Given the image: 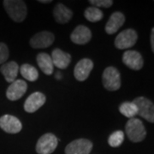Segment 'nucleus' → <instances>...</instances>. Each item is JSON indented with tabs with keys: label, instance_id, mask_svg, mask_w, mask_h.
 I'll return each instance as SVG.
<instances>
[{
	"label": "nucleus",
	"instance_id": "nucleus-1",
	"mask_svg": "<svg viewBox=\"0 0 154 154\" xmlns=\"http://www.w3.org/2000/svg\"><path fill=\"white\" fill-rule=\"evenodd\" d=\"M7 14L14 22H22L28 14L27 5L22 0H5L3 2Z\"/></svg>",
	"mask_w": 154,
	"mask_h": 154
},
{
	"label": "nucleus",
	"instance_id": "nucleus-2",
	"mask_svg": "<svg viewBox=\"0 0 154 154\" xmlns=\"http://www.w3.org/2000/svg\"><path fill=\"white\" fill-rule=\"evenodd\" d=\"M127 136L132 142H140L146 136V131L141 120L138 118H131L127 122L125 127Z\"/></svg>",
	"mask_w": 154,
	"mask_h": 154
},
{
	"label": "nucleus",
	"instance_id": "nucleus-3",
	"mask_svg": "<svg viewBox=\"0 0 154 154\" xmlns=\"http://www.w3.org/2000/svg\"><path fill=\"white\" fill-rule=\"evenodd\" d=\"M103 86L108 91H116L121 88V75L115 67H107L102 75Z\"/></svg>",
	"mask_w": 154,
	"mask_h": 154
},
{
	"label": "nucleus",
	"instance_id": "nucleus-4",
	"mask_svg": "<svg viewBox=\"0 0 154 154\" xmlns=\"http://www.w3.org/2000/svg\"><path fill=\"white\" fill-rule=\"evenodd\" d=\"M134 105L137 106L138 115L143 117L151 123L154 122V105L153 103L145 97H138L133 100Z\"/></svg>",
	"mask_w": 154,
	"mask_h": 154
},
{
	"label": "nucleus",
	"instance_id": "nucleus-5",
	"mask_svg": "<svg viewBox=\"0 0 154 154\" xmlns=\"http://www.w3.org/2000/svg\"><path fill=\"white\" fill-rule=\"evenodd\" d=\"M58 139L51 133H46L38 139L36 152L38 154H51L57 148Z\"/></svg>",
	"mask_w": 154,
	"mask_h": 154
},
{
	"label": "nucleus",
	"instance_id": "nucleus-6",
	"mask_svg": "<svg viewBox=\"0 0 154 154\" xmlns=\"http://www.w3.org/2000/svg\"><path fill=\"white\" fill-rule=\"evenodd\" d=\"M138 34L134 29H125L119 33L115 39V46L117 49L131 48L137 42Z\"/></svg>",
	"mask_w": 154,
	"mask_h": 154
},
{
	"label": "nucleus",
	"instance_id": "nucleus-7",
	"mask_svg": "<svg viewBox=\"0 0 154 154\" xmlns=\"http://www.w3.org/2000/svg\"><path fill=\"white\" fill-rule=\"evenodd\" d=\"M93 149V143L87 139H77L65 147V154H89Z\"/></svg>",
	"mask_w": 154,
	"mask_h": 154
},
{
	"label": "nucleus",
	"instance_id": "nucleus-8",
	"mask_svg": "<svg viewBox=\"0 0 154 154\" xmlns=\"http://www.w3.org/2000/svg\"><path fill=\"white\" fill-rule=\"evenodd\" d=\"M55 40L54 34L49 31H42L33 35L30 39V45L34 49H44L53 44Z\"/></svg>",
	"mask_w": 154,
	"mask_h": 154
},
{
	"label": "nucleus",
	"instance_id": "nucleus-9",
	"mask_svg": "<svg viewBox=\"0 0 154 154\" xmlns=\"http://www.w3.org/2000/svg\"><path fill=\"white\" fill-rule=\"evenodd\" d=\"M0 128L8 134H17L22 129V124L17 117L7 114L0 117Z\"/></svg>",
	"mask_w": 154,
	"mask_h": 154
},
{
	"label": "nucleus",
	"instance_id": "nucleus-10",
	"mask_svg": "<svg viewBox=\"0 0 154 154\" xmlns=\"http://www.w3.org/2000/svg\"><path fill=\"white\" fill-rule=\"evenodd\" d=\"M28 85L23 80H16L11 83L6 91V97L11 101H17L26 94Z\"/></svg>",
	"mask_w": 154,
	"mask_h": 154
},
{
	"label": "nucleus",
	"instance_id": "nucleus-11",
	"mask_svg": "<svg viewBox=\"0 0 154 154\" xmlns=\"http://www.w3.org/2000/svg\"><path fill=\"white\" fill-rule=\"evenodd\" d=\"M122 62L128 68L133 70H140L144 64L143 57L140 52L136 51H127L122 55Z\"/></svg>",
	"mask_w": 154,
	"mask_h": 154
},
{
	"label": "nucleus",
	"instance_id": "nucleus-12",
	"mask_svg": "<svg viewBox=\"0 0 154 154\" xmlns=\"http://www.w3.org/2000/svg\"><path fill=\"white\" fill-rule=\"evenodd\" d=\"M94 69V63L89 58H82L80 60L75 67L74 75L77 81L84 82L89 76L91 71Z\"/></svg>",
	"mask_w": 154,
	"mask_h": 154
},
{
	"label": "nucleus",
	"instance_id": "nucleus-13",
	"mask_svg": "<svg viewBox=\"0 0 154 154\" xmlns=\"http://www.w3.org/2000/svg\"><path fill=\"white\" fill-rule=\"evenodd\" d=\"M46 101V97L40 92H35L29 95L24 103V110L28 113H33L43 106Z\"/></svg>",
	"mask_w": 154,
	"mask_h": 154
},
{
	"label": "nucleus",
	"instance_id": "nucleus-14",
	"mask_svg": "<svg viewBox=\"0 0 154 154\" xmlns=\"http://www.w3.org/2000/svg\"><path fill=\"white\" fill-rule=\"evenodd\" d=\"M91 38H92L91 30L84 25L77 26L70 35L71 41L76 45L88 44L91 40Z\"/></svg>",
	"mask_w": 154,
	"mask_h": 154
},
{
	"label": "nucleus",
	"instance_id": "nucleus-15",
	"mask_svg": "<svg viewBox=\"0 0 154 154\" xmlns=\"http://www.w3.org/2000/svg\"><path fill=\"white\" fill-rule=\"evenodd\" d=\"M51 60L53 65H55L57 68L60 69H64L69 65L71 62V56L70 54L63 51L62 50L57 49L53 50L51 53Z\"/></svg>",
	"mask_w": 154,
	"mask_h": 154
},
{
	"label": "nucleus",
	"instance_id": "nucleus-16",
	"mask_svg": "<svg viewBox=\"0 0 154 154\" xmlns=\"http://www.w3.org/2000/svg\"><path fill=\"white\" fill-rule=\"evenodd\" d=\"M125 22V17L124 15L120 12L116 11L114 12L111 16L110 19L105 25V32L108 34H113L116 33V31L121 28Z\"/></svg>",
	"mask_w": 154,
	"mask_h": 154
},
{
	"label": "nucleus",
	"instance_id": "nucleus-17",
	"mask_svg": "<svg viewBox=\"0 0 154 154\" xmlns=\"http://www.w3.org/2000/svg\"><path fill=\"white\" fill-rule=\"evenodd\" d=\"M0 72L4 75L7 82L12 83L16 81L19 73V65L14 61L8 62L0 67Z\"/></svg>",
	"mask_w": 154,
	"mask_h": 154
},
{
	"label": "nucleus",
	"instance_id": "nucleus-18",
	"mask_svg": "<svg viewBox=\"0 0 154 154\" xmlns=\"http://www.w3.org/2000/svg\"><path fill=\"white\" fill-rule=\"evenodd\" d=\"M54 19L59 24H66L73 17V12L63 4H57L53 10Z\"/></svg>",
	"mask_w": 154,
	"mask_h": 154
},
{
	"label": "nucleus",
	"instance_id": "nucleus-19",
	"mask_svg": "<svg viewBox=\"0 0 154 154\" xmlns=\"http://www.w3.org/2000/svg\"><path fill=\"white\" fill-rule=\"evenodd\" d=\"M37 63L41 71L46 75H51L54 70V65L52 63L51 57L47 53H39L36 57Z\"/></svg>",
	"mask_w": 154,
	"mask_h": 154
},
{
	"label": "nucleus",
	"instance_id": "nucleus-20",
	"mask_svg": "<svg viewBox=\"0 0 154 154\" xmlns=\"http://www.w3.org/2000/svg\"><path fill=\"white\" fill-rule=\"evenodd\" d=\"M19 72H21V75L23 78L27 79L29 82H35L38 78V72L35 67L31 64L24 63L21 68H19Z\"/></svg>",
	"mask_w": 154,
	"mask_h": 154
},
{
	"label": "nucleus",
	"instance_id": "nucleus-21",
	"mask_svg": "<svg viewBox=\"0 0 154 154\" xmlns=\"http://www.w3.org/2000/svg\"><path fill=\"white\" fill-rule=\"evenodd\" d=\"M119 111L122 115L131 119L134 118V116L138 115L137 106L134 105V102H124L119 106Z\"/></svg>",
	"mask_w": 154,
	"mask_h": 154
},
{
	"label": "nucleus",
	"instance_id": "nucleus-22",
	"mask_svg": "<svg viewBox=\"0 0 154 154\" xmlns=\"http://www.w3.org/2000/svg\"><path fill=\"white\" fill-rule=\"evenodd\" d=\"M84 16L88 21L91 22H99L100 20H102V18L104 17L102 11L94 6L87 8L86 11H84Z\"/></svg>",
	"mask_w": 154,
	"mask_h": 154
},
{
	"label": "nucleus",
	"instance_id": "nucleus-23",
	"mask_svg": "<svg viewBox=\"0 0 154 154\" xmlns=\"http://www.w3.org/2000/svg\"><path fill=\"white\" fill-rule=\"evenodd\" d=\"M124 140V134L121 130H117L112 133L108 139V144L111 147L120 146Z\"/></svg>",
	"mask_w": 154,
	"mask_h": 154
},
{
	"label": "nucleus",
	"instance_id": "nucleus-24",
	"mask_svg": "<svg viewBox=\"0 0 154 154\" xmlns=\"http://www.w3.org/2000/svg\"><path fill=\"white\" fill-rule=\"evenodd\" d=\"M9 58V49L7 45L0 42V65L5 63Z\"/></svg>",
	"mask_w": 154,
	"mask_h": 154
},
{
	"label": "nucleus",
	"instance_id": "nucleus-25",
	"mask_svg": "<svg viewBox=\"0 0 154 154\" xmlns=\"http://www.w3.org/2000/svg\"><path fill=\"white\" fill-rule=\"evenodd\" d=\"M89 3L93 5L94 7H103V8H110L113 5L112 0H90Z\"/></svg>",
	"mask_w": 154,
	"mask_h": 154
},
{
	"label": "nucleus",
	"instance_id": "nucleus-26",
	"mask_svg": "<svg viewBox=\"0 0 154 154\" xmlns=\"http://www.w3.org/2000/svg\"><path fill=\"white\" fill-rule=\"evenodd\" d=\"M150 42H151V47H152V52H154V28H152L151 37H150Z\"/></svg>",
	"mask_w": 154,
	"mask_h": 154
},
{
	"label": "nucleus",
	"instance_id": "nucleus-27",
	"mask_svg": "<svg viewBox=\"0 0 154 154\" xmlns=\"http://www.w3.org/2000/svg\"><path fill=\"white\" fill-rule=\"evenodd\" d=\"M38 2L41 4H49V3H51L52 1L51 0H38Z\"/></svg>",
	"mask_w": 154,
	"mask_h": 154
}]
</instances>
